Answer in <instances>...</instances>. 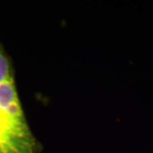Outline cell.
<instances>
[{
    "label": "cell",
    "mask_w": 153,
    "mask_h": 153,
    "mask_svg": "<svg viewBox=\"0 0 153 153\" xmlns=\"http://www.w3.org/2000/svg\"><path fill=\"white\" fill-rule=\"evenodd\" d=\"M15 81V70L10 57L0 43V84Z\"/></svg>",
    "instance_id": "7a4b0ae2"
},
{
    "label": "cell",
    "mask_w": 153,
    "mask_h": 153,
    "mask_svg": "<svg viewBox=\"0 0 153 153\" xmlns=\"http://www.w3.org/2000/svg\"><path fill=\"white\" fill-rule=\"evenodd\" d=\"M44 146L31 129L16 81L0 84V153H42Z\"/></svg>",
    "instance_id": "6da1fadb"
}]
</instances>
